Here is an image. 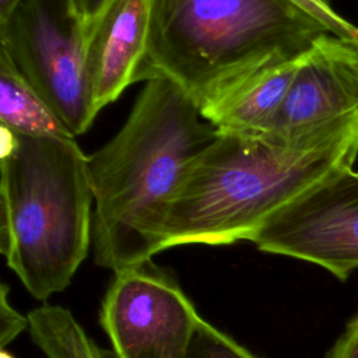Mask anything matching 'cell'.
<instances>
[{"label": "cell", "instance_id": "9c48e42d", "mask_svg": "<svg viewBox=\"0 0 358 358\" xmlns=\"http://www.w3.org/2000/svg\"><path fill=\"white\" fill-rule=\"evenodd\" d=\"M150 0H113L87 34L84 73L95 115L140 81L150 36Z\"/></svg>", "mask_w": 358, "mask_h": 358}, {"label": "cell", "instance_id": "8fae6325", "mask_svg": "<svg viewBox=\"0 0 358 358\" xmlns=\"http://www.w3.org/2000/svg\"><path fill=\"white\" fill-rule=\"evenodd\" d=\"M0 126L34 137H76L3 50H0Z\"/></svg>", "mask_w": 358, "mask_h": 358}, {"label": "cell", "instance_id": "7c38bea8", "mask_svg": "<svg viewBox=\"0 0 358 358\" xmlns=\"http://www.w3.org/2000/svg\"><path fill=\"white\" fill-rule=\"evenodd\" d=\"M28 320L34 343L48 358H116L101 350L63 306L43 303L28 313Z\"/></svg>", "mask_w": 358, "mask_h": 358}, {"label": "cell", "instance_id": "9a60e30c", "mask_svg": "<svg viewBox=\"0 0 358 358\" xmlns=\"http://www.w3.org/2000/svg\"><path fill=\"white\" fill-rule=\"evenodd\" d=\"M8 285L0 289V347L7 348L25 329H29L28 316H22L8 301Z\"/></svg>", "mask_w": 358, "mask_h": 358}, {"label": "cell", "instance_id": "8992f818", "mask_svg": "<svg viewBox=\"0 0 358 358\" xmlns=\"http://www.w3.org/2000/svg\"><path fill=\"white\" fill-rule=\"evenodd\" d=\"M201 319L152 259L113 271L99 313L116 358H189Z\"/></svg>", "mask_w": 358, "mask_h": 358}, {"label": "cell", "instance_id": "4fadbf2b", "mask_svg": "<svg viewBox=\"0 0 358 358\" xmlns=\"http://www.w3.org/2000/svg\"><path fill=\"white\" fill-rule=\"evenodd\" d=\"M189 358H257L246 347L201 319Z\"/></svg>", "mask_w": 358, "mask_h": 358}, {"label": "cell", "instance_id": "277c9868", "mask_svg": "<svg viewBox=\"0 0 358 358\" xmlns=\"http://www.w3.org/2000/svg\"><path fill=\"white\" fill-rule=\"evenodd\" d=\"M0 250L38 301L62 292L92 245L88 157L76 137H34L0 126Z\"/></svg>", "mask_w": 358, "mask_h": 358}, {"label": "cell", "instance_id": "52a82bcc", "mask_svg": "<svg viewBox=\"0 0 358 358\" xmlns=\"http://www.w3.org/2000/svg\"><path fill=\"white\" fill-rule=\"evenodd\" d=\"M250 242L345 281L358 268V171L350 166L320 179L277 210Z\"/></svg>", "mask_w": 358, "mask_h": 358}, {"label": "cell", "instance_id": "7a4b0ae2", "mask_svg": "<svg viewBox=\"0 0 358 358\" xmlns=\"http://www.w3.org/2000/svg\"><path fill=\"white\" fill-rule=\"evenodd\" d=\"M357 155L358 127L317 144L217 130L176 190L164 249L250 241L277 210L330 173L354 166Z\"/></svg>", "mask_w": 358, "mask_h": 358}, {"label": "cell", "instance_id": "ba28073f", "mask_svg": "<svg viewBox=\"0 0 358 358\" xmlns=\"http://www.w3.org/2000/svg\"><path fill=\"white\" fill-rule=\"evenodd\" d=\"M319 36L306 50L285 101L264 136L285 144H316L358 112V70Z\"/></svg>", "mask_w": 358, "mask_h": 358}, {"label": "cell", "instance_id": "30bf717a", "mask_svg": "<svg viewBox=\"0 0 358 358\" xmlns=\"http://www.w3.org/2000/svg\"><path fill=\"white\" fill-rule=\"evenodd\" d=\"M305 53L252 76L206 108L204 120L217 130L263 134L281 109Z\"/></svg>", "mask_w": 358, "mask_h": 358}, {"label": "cell", "instance_id": "3957f363", "mask_svg": "<svg viewBox=\"0 0 358 358\" xmlns=\"http://www.w3.org/2000/svg\"><path fill=\"white\" fill-rule=\"evenodd\" d=\"M150 11L140 81L169 80L200 112L329 34L292 0H150Z\"/></svg>", "mask_w": 358, "mask_h": 358}, {"label": "cell", "instance_id": "5b68a950", "mask_svg": "<svg viewBox=\"0 0 358 358\" xmlns=\"http://www.w3.org/2000/svg\"><path fill=\"white\" fill-rule=\"evenodd\" d=\"M85 41L70 0H17L0 18V50L76 137L96 117L85 83Z\"/></svg>", "mask_w": 358, "mask_h": 358}, {"label": "cell", "instance_id": "ac0fdd59", "mask_svg": "<svg viewBox=\"0 0 358 358\" xmlns=\"http://www.w3.org/2000/svg\"><path fill=\"white\" fill-rule=\"evenodd\" d=\"M327 42L338 55H341L358 70V36L351 39H341L333 35H327Z\"/></svg>", "mask_w": 358, "mask_h": 358}, {"label": "cell", "instance_id": "d6986e66", "mask_svg": "<svg viewBox=\"0 0 358 358\" xmlns=\"http://www.w3.org/2000/svg\"><path fill=\"white\" fill-rule=\"evenodd\" d=\"M17 0H0V18L4 17L10 10L11 7L15 4Z\"/></svg>", "mask_w": 358, "mask_h": 358}, {"label": "cell", "instance_id": "ffe728a7", "mask_svg": "<svg viewBox=\"0 0 358 358\" xmlns=\"http://www.w3.org/2000/svg\"><path fill=\"white\" fill-rule=\"evenodd\" d=\"M0 358H15L10 351H7V348H1V352H0Z\"/></svg>", "mask_w": 358, "mask_h": 358}, {"label": "cell", "instance_id": "e0dca14e", "mask_svg": "<svg viewBox=\"0 0 358 358\" xmlns=\"http://www.w3.org/2000/svg\"><path fill=\"white\" fill-rule=\"evenodd\" d=\"M74 13L87 29V34L92 24L106 10L113 0H70Z\"/></svg>", "mask_w": 358, "mask_h": 358}, {"label": "cell", "instance_id": "6da1fadb", "mask_svg": "<svg viewBox=\"0 0 358 358\" xmlns=\"http://www.w3.org/2000/svg\"><path fill=\"white\" fill-rule=\"evenodd\" d=\"M217 136L199 106L165 78L145 81L120 130L88 155L92 252L112 271L152 259L190 162Z\"/></svg>", "mask_w": 358, "mask_h": 358}, {"label": "cell", "instance_id": "2e32d148", "mask_svg": "<svg viewBox=\"0 0 358 358\" xmlns=\"http://www.w3.org/2000/svg\"><path fill=\"white\" fill-rule=\"evenodd\" d=\"M326 358H358V313L348 322Z\"/></svg>", "mask_w": 358, "mask_h": 358}, {"label": "cell", "instance_id": "5bb4252c", "mask_svg": "<svg viewBox=\"0 0 358 358\" xmlns=\"http://www.w3.org/2000/svg\"><path fill=\"white\" fill-rule=\"evenodd\" d=\"M309 15L317 20L330 35L341 39L358 36V28L333 10L329 0H292Z\"/></svg>", "mask_w": 358, "mask_h": 358}]
</instances>
